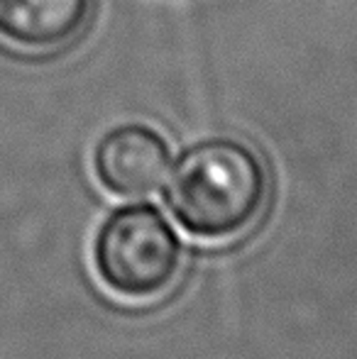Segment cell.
Here are the masks:
<instances>
[{"mask_svg": "<svg viewBox=\"0 0 357 359\" xmlns=\"http://www.w3.org/2000/svg\"><path fill=\"white\" fill-rule=\"evenodd\" d=\"M267 196V169L250 147L206 140L179 156L164 198L189 235L218 242L243 235L264 210Z\"/></svg>", "mask_w": 357, "mask_h": 359, "instance_id": "1", "label": "cell"}, {"mask_svg": "<svg viewBox=\"0 0 357 359\" xmlns=\"http://www.w3.org/2000/svg\"><path fill=\"white\" fill-rule=\"evenodd\" d=\"M184 245L172 222L154 205L113 210L93 240V266L110 293L128 301H152L174 286Z\"/></svg>", "mask_w": 357, "mask_h": 359, "instance_id": "2", "label": "cell"}, {"mask_svg": "<svg viewBox=\"0 0 357 359\" xmlns=\"http://www.w3.org/2000/svg\"><path fill=\"white\" fill-rule=\"evenodd\" d=\"M93 171L105 191L120 198H142L164 184L169 147L144 125H123L95 147Z\"/></svg>", "mask_w": 357, "mask_h": 359, "instance_id": "3", "label": "cell"}, {"mask_svg": "<svg viewBox=\"0 0 357 359\" xmlns=\"http://www.w3.org/2000/svg\"><path fill=\"white\" fill-rule=\"evenodd\" d=\"M90 0H0V32L29 49H54L76 37Z\"/></svg>", "mask_w": 357, "mask_h": 359, "instance_id": "4", "label": "cell"}]
</instances>
